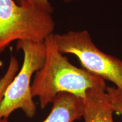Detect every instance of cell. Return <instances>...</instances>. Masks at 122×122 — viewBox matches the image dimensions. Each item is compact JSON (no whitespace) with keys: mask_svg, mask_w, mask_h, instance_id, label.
I'll list each match as a JSON object with an SVG mask.
<instances>
[{"mask_svg":"<svg viewBox=\"0 0 122 122\" xmlns=\"http://www.w3.org/2000/svg\"><path fill=\"white\" fill-rule=\"evenodd\" d=\"M54 35L62 54L74 55L83 69L110 81L122 91V60L99 49L87 30H70Z\"/></svg>","mask_w":122,"mask_h":122,"instance_id":"cell-4","label":"cell"},{"mask_svg":"<svg viewBox=\"0 0 122 122\" xmlns=\"http://www.w3.org/2000/svg\"><path fill=\"white\" fill-rule=\"evenodd\" d=\"M19 70V62L15 57H11L7 70L0 79V105L4 98L7 87Z\"/></svg>","mask_w":122,"mask_h":122,"instance_id":"cell-7","label":"cell"},{"mask_svg":"<svg viewBox=\"0 0 122 122\" xmlns=\"http://www.w3.org/2000/svg\"><path fill=\"white\" fill-rule=\"evenodd\" d=\"M19 4L23 6L37 7L42 10L51 13L53 7L49 0H18Z\"/></svg>","mask_w":122,"mask_h":122,"instance_id":"cell-9","label":"cell"},{"mask_svg":"<svg viewBox=\"0 0 122 122\" xmlns=\"http://www.w3.org/2000/svg\"><path fill=\"white\" fill-rule=\"evenodd\" d=\"M64 1H65V2H71V1H77V0H64Z\"/></svg>","mask_w":122,"mask_h":122,"instance_id":"cell-10","label":"cell"},{"mask_svg":"<svg viewBox=\"0 0 122 122\" xmlns=\"http://www.w3.org/2000/svg\"><path fill=\"white\" fill-rule=\"evenodd\" d=\"M16 49L23 53V62L5 92L0 105V120L8 119L16 110H22L29 118H33L36 112L37 107L31 93V79L45 62V43L20 40Z\"/></svg>","mask_w":122,"mask_h":122,"instance_id":"cell-3","label":"cell"},{"mask_svg":"<svg viewBox=\"0 0 122 122\" xmlns=\"http://www.w3.org/2000/svg\"><path fill=\"white\" fill-rule=\"evenodd\" d=\"M106 88L88 90L83 100L84 122H114L115 112L106 91Z\"/></svg>","mask_w":122,"mask_h":122,"instance_id":"cell-5","label":"cell"},{"mask_svg":"<svg viewBox=\"0 0 122 122\" xmlns=\"http://www.w3.org/2000/svg\"><path fill=\"white\" fill-rule=\"evenodd\" d=\"M46 57L44 65L35 74L31 83L33 97L39 99L41 109L51 103L61 93L83 99L88 90L106 88L105 80L70 63L58 49L54 34L44 41Z\"/></svg>","mask_w":122,"mask_h":122,"instance_id":"cell-1","label":"cell"},{"mask_svg":"<svg viewBox=\"0 0 122 122\" xmlns=\"http://www.w3.org/2000/svg\"><path fill=\"white\" fill-rule=\"evenodd\" d=\"M51 111L42 122H74L83 115V99L68 93H61L52 102ZM0 122H9L2 119Z\"/></svg>","mask_w":122,"mask_h":122,"instance_id":"cell-6","label":"cell"},{"mask_svg":"<svg viewBox=\"0 0 122 122\" xmlns=\"http://www.w3.org/2000/svg\"><path fill=\"white\" fill-rule=\"evenodd\" d=\"M106 91L115 112L122 116V91L115 86H109Z\"/></svg>","mask_w":122,"mask_h":122,"instance_id":"cell-8","label":"cell"},{"mask_svg":"<svg viewBox=\"0 0 122 122\" xmlns=\"http://www.w3.org/2000/svg\"><path fill=\"white\" fill-rule=\"evenodd\" d=\"M54 29L51 13L14 0H0V53L14 41L44 42Z\"/></svg>","mask_w":122,"mask_h":122,"instance_id":"cell-2","label":"cell"}]
</instances>
